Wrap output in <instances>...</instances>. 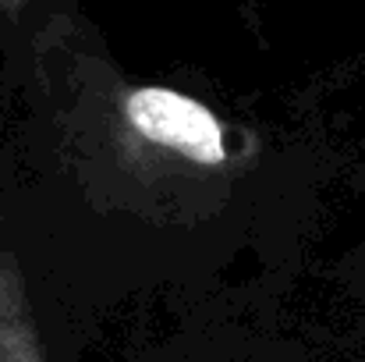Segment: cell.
Returning a JSON list of instances; mask_svg holds the SVG:
<instances>
[{
  "mask_svg": "<svg viewBox=\"0 0 365 362\" xmlns=\"http://www.w3.org/2000/svg\"><path fill=\"white\" fill-rule=\"evenodd\" d=\"M29 4H32V0H0V11H4L7 18H18Z\"/></svg>",
  "mask_w": 365,
  "mask_h": 362,
  "instance_id": "obj_3",
  "label": "cell"
},
{
  "mask_svg": "<svg viewBox=\"0 0 365 362\" xmlns=\"http://www.w3.org/2000/svg\"><path fill=\"white\" fill-rule=\"evenodd\" d=\"M107 153L149 188L224 181L248 164V146L202 100L170 86L114 82L107 89Z\"/></svg>",
  "mask_w": 365,
  "mask_h": 362,
  "instance_id": "obj_1",
  "label": "cell"
},
{
  "mask_svg": "<svg viewBox=\"0 0 365 362\" xmlns=\"http://www.w3.org/2000/svg\"><path fill=\"white\" fill-rule=\"evenodd\" d=\"M0 362H46L14 252L0 241Z\"/></svg>",
  "mask_w": 365,
  "mask_h": 362,
  "instance_id": "obj_2",
  "label": "cell"
}]
</instances>
